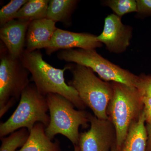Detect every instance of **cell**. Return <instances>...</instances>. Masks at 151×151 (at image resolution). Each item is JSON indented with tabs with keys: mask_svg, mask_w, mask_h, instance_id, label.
Instances as JSON below:
<instances>
[{
	"mask_svg": "<svg viewBox=\"0 0 151 151\" xmlns=\"http://www.w3.org/2000/svg\"><path fill=\"white\" fill-rule=\"evenodd\" d=\"M78 1L50 0L49 1L46 18L55 22L69 24V19Z\"/></svg>",
	"mask_w": 151,
	"mask_h": 151,
	"instance_id": "cell-15",
	"label": "cell"
},
{
	"mask_svg": "<svg viewBox=\"0 0 151 151\" xmlns=\"http://www.w3.org/2000/svg\"><path fill=\"white\" fill-rule=\"evenodd\" d=\"M145 127L147 135V141L146 151H151V124H146Z\"/></svg>",
	"mask_w": 151,
	"mask_h": 151,
	"instance_id": "cell-23",
	"label": "cell"
},
{
	"mask_svg": "<svg viewBox=\"0 0 151 151\" xmlns=\"http://www.w3.org/2000/svg\"><path fill=\"white\" fill-rule=\"evenodd\" d=\"M27 1L28 0H12L4 6L0 10L1 27L11 21L15 19L18 12Z\"/></svg>",
	"mask_w": 151,
	"mask_h": 151,
	"instance_id": "cell-19",
	"label": "cell"
},
{
	"mask_svg": "<svg viewBox=\"0 0 151 151\" xmlns=\"http://www.w3.org/2000/svg\"><path fill=\"white\" fill-rule=\"evenodd\" d=\"M68 65L72 76L68 85L76 90L84 105L92 110L94 116L99 119H109L107 108L113 93L111 83L97 77L89 68L76 64Z\"/></svg>",
	"mask_w": 151,
	"mask_h": 151,
	"instance_id": "cell-2",
	"label": "cell"
},
{
	"mask_svg": "<svg viewBox=\"0 0 151 151\" xmlns=\"http://www.w3.org/2000/svg\"><path fill=\"white\" fill-rule=\"evenodd\" d=\"M97 37L87 33L71 32L58 28L48 46L45 49L48 55L60 50H65L74 47L95 49L102 46V43L97 40Z\"/></svg>",
	"mask_w": 151,
	"mask_h": 151,
	"instance_id": "cell-10",
	"label": "cell"
},
{
	"mask_svg": "<svg viewBox=\"0 0 151 151\" xmlns=\"http://www.w3.org/2000/svg\"><path fill=\"white\" fill-rule=\"evenodd\" d=\"M144 111L130 126L119 151H146L147 135Z\"/></svg>",
	"mask_w": 151,
	"mask_h": 151,
	"instance_id": "cell-13",
	"label": "cell"
},
{
	"mask_svg": "<svg viewBox=\"0 0 151 151\" xmlns=\"http://www.w3.org/2000/svg\"><path fill=\"white\" fill-rule=\"evenodd\" d=\"M48 0H29L19 11L16 19L32 21L46 18Z\"/></svg>",
	"mask_w": 151,
	"mask_h": 151,
	"instance_id": "cell-16",
	"label": "cell"
},
{
	"mask_svg": "<svg viewBox=\"0 0 151 151\" xmlns=\"http://www.w3.org/2000/svg\"><path fill=\"white\" fill-rule=\"evenodd\" d=\"M57 57L61 60L89 68L106 81L119 82L135 87L137 83L138 76L110 62L95 49L65 50L58 52Z\"/></svg>",
	"mask_w": 151,
	"mask_h": 151,
	"instance_id": "cell-7",
	"label": "cell"
},
{
	"mask_svg": "<svg viewBox=\"0 0 151 151\" xmlns=\"http://www.w3.org/2000/svg\"><path fill=\"white\" fill-rule=\"evenodd\" d=\"M50 122L45 128V134L52 140L55 135L65 136L75 145L79 141V128H86L89 122V113L85 110H76L75 106L65 97L50 93L46 96Z\"/></svg>",
	"mask_w": 151,
	"mask_h": 151,
	"instance_id": "cell-4",
	"label": "cell"
},
{
	"mask_svg": "<svg viewBox=\"0 0 151 151\" xmlns=\"http://www.w3.org/2000/svg\"><path fill=\"white\" fill-rule=\"evenodd\" d=\"M139 78L136 88L142 97H151V75L142 73Z\"/></svg>",
	"mask_w": 151,
	"mask_h": 151,
	"instance_id": "cell-20",
	"label": "cell"
},
{
	"mask_svg": "<svg viewBox=\"0 0 151 151\" xmlns=\"http://www.w3.org/2000/svg\"><path fill=\"white\" fill-rule=\"evenodd\" d=\"M74 151H79V147H78V145L74 146Z\"/></svg>",
	"mask_w": 151,
	"mask_h": 151,
	"instance_id": "cell-25",
	"label": "cell"
},
{
	"mask_svg": "<svg viewBox=\"0 0 151 151\" xmlns=\"http://www.w3.org/2000/svg\"><path fill=\"white\" fill-rule=\"evenodd\" d=\"M133 28L122 23L120 17L111 14L105 18L104 29L97 37L99 42L105 44L110 52H124L130 45Z\"/></svg>",
	"mask_w": 151,
	"mask_h": 151,
	"instance_id": "cell-9",
	"label": "cell"
},
{
	"mask_svg": "<svg viewBox=\"0 0 151 151\" xmlns=\"http://www.w3.org/2000/svg\"><path fill=\"white\" fill-rule=\"evenodd\" d=\"M31 22L16 19L1 28L0 38L13 58H19L24 51L27 32Z\"/></svg>",
	"mask_w": 151,
	"mask_h": 151,
	"instance_id": "cell-11",
	"label": "cell"
},
{
	"mask_svg": "<svg viewBox=\"0 0 151 151\" xmlns=\"http://www.w3.org/2000/svg\"><path fill=\"white\" fill-rule=\"evenodd\" d=\"M137 13L142 17L151 16V0H137Z\"/></svg>",
	"mask_w": 151,
	"mask_h": 151,
	"instance_id": "cell-21",
	"label": "cell"
},
{
	"mask_svg": "<svg viewBox=\"0 0 151 151\" xmlns=\"http://www.w3.org/2000/svg\"><path fill=\"white\" fill-rule=\"evenodd\" d=\"M146 124H151V97H142Z\"/></svg>",
	"mask_w": 151,
	"mask_h": 151,
	"instance_id": "cell-22",
	"label": "cell"
},
{
	"mask_svg": "<svg viewBox=\"0 0 151 151\" xmlns=\"http://www.w3.org/2000/svg\"><path fill=\"white\" fill-rule=\"evenodd\" d=\"M29 132L26 128H22L10 134L8 137L0 138L1 145L0 151H16L22 147L29 137Z\"/></svg>",
	"mask_w": 151,
	"mask_h": 151,
	"instance_id": "cell-17",
	"label": "cell"
},
{
	"mask_svg": "<svg viewBox=\"0 0 151 151\" xmlns=\"http://www.w3.org/2000/svg\"><path fill=\"white\" fill-rule=\"evenodd\" d=\"M0 118L17 101L30 84L29 72L19 58H13L4 44L1 45L0 56Z\"/></svg>",
	"mask_w": 151,
	"mask_h": 151,
	"instance_id": "cell-6",
	"label": "cell"
},
{
	"mask_svg": "<svg viewBox=\"0 0 151 151\" xmlns=\"http://www.w3.org/2000/svg\"><path fill=\"white\" fill-rule=\"evenodd\" d=\"M57 29L55 22L49 19L32 21L27 32L25 50L32 52L46 48Z\"/></svg>",
	"mask_w": 151,
	"mask_h": 151,
	"instance_id": "cell-12",
	"label": "cell"
},
{
	"mask_svg": "<svg viewBox=\"0 0 151 151\" xmlns=\"http://www.w3.org/2000/svg\"><path fill=\"white\" fill-rule=\"evenodd\" d=\"M103 4L110 7L119 17L137 12V1L134 0H108L103 1Z\"/></svg>",
	"mask_w": 151,
	"mask_h": 151,
	"instance_id": "cell-18",
	"label": "cell"
},
{
	"mask_svg": "<svg viewBox=\"0 0 151 151\" xmlns=\"http://www.w3.org/2000/svg\"><path fill=\"white\" fill-rule=\"evenodd\" d=\"M90 129L79 134V151H111L116 145V129L110 119H100L89 113Z\"/></svg>",
	"mask_w": 151,
	"mask_h": 151,
	"instance_id": "cell-8",
	"label": "cell"
},
{
	"mask_svg": "<svg viewBox=\"0 0 151 151\" xmlns=\"http://www.w3.org/2000/svg\"><path fill=\"white\" fill-rule=\"evenodd\" d=\"M19 59L31 74L30 81L40 94L45 96L50 93L60 94L78 110H85L86 107L76 90L65 82L64 73L69 69L68 64L63 69L55 68L44 60L40 50L28 52L24 50Z\"/></svg>",
	"mask_w": 151,
	"mask_h": 151,
	"instance_id": "cell-1",
	"label": "cell"
},
{
	"mask_svg": "<svg viewBox=\"0 0 151 151\" xmlns=\"http://www.w3.org/2000/svg\"><path fill=\"white\" fill-rule=\"evenodd\" d=\"M46 96L40 94L34 84H30L22 92L17 107L5 122L0 124V138L15 131L26 128L31 132L36 123L47 127L50 117Z\"/></svg>",
	"mask_w": 151,
	"mask_h": 151,
	"instance_id": "cell-5",
	"label": "cell"
},
{
	"mask_svg": "<svg viewBox=\"0 0 151 151\" xmlns=\"http://www.w3.org/2000/svg\"><path fill=\"white\" fill-rule=\"evenodd\" d=\"M111 151H119V149H118V147H117V145H115L113 146L111 149Z\"/></svg>",
	"mask_w": 151,
	"mask_h": 151,
	"instance_id": "cell-24",
	"label": "cell"
},
{
	"mask_svg": "<svg viewBox=\"0 0 151 151\" xmlns=\"http://www.w3.org/2000/svg\"><path fill=\"white\" fill-rule=\"evenodd\" d=\"M113 96L108 104L107 114L116 129V145L119 150L130 126L143 111L142 97L135 87L111 82Z\"/></svg>",
	"mask_w": 151,
	"mask_h": 151,
	"instance_id": "cell-3",
	"label": "cell"
},
{
	"mask_svg": "<svg viewBox=\"0 0 151 151\" xmlns=\"http://www.w3.org/2000/svg\"><path fill=\"white\" fill-rule=\"evenodd\" d=\"M45 128L42 123H36L26 142L17 151H60L58 143L53 142L47 136Z\"/></svg>",
	"mask_w": 151,
	"mask_h": 151,
	"instance_id": "cell-14",
	"label": "cell"
}]
</instances>
